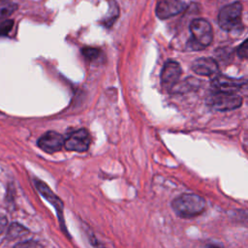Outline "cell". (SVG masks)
<instances>
[{
    "instance_id": "6da1fadb",
    "label": "cell",
    "mask_w": 248,
    "mask_h": 248,
    "mask_svg": "<svg viewBox=\"0 0 248 248\" xmlns=\"http://www.w3.org/2000/svg\"><path fill=\"white\" fill-rule=\"evenodd\" d=\"M206 206L203 198L197 194H182L171 202L175 214L181 218H192L202 214Z\"/></svg>"
},
{
    "instance_id": "7a4b0ae2",
    "label": "cell",
    "mask_w": 248,
    "mask_h": 248,
    "mask_svg": "<svg viewBox=\"0 0 248 248\" xmlns=\"http://www.w3.org/2000/svg\"><path fill=\"white\" fill-rule=\"evenodd\" d=\"M191 38L187 43V48L190 50H201L209 46L213 39V30L211 24L203 19L197 18L190 23Z\"/></svg>"
},
{
    "instance_id": "3957f363",
    "label": "cell",
    "mask_w": 248,
    "mask_h": 248,
    "mask_svg": "<svg viewBox=\"0 0 248 248\" xmlns=\"http://www.w3.org/2000/svg\"><path fill=\"white\" fill-rule=\"evenodd\" d=\"M206 104L214 110L226 111L239 108L242 105V98L236 93L214 91L207 97Z\"/></svg>"
},
{
    "instance_id": "277c9868",
    "label": "cell",
    "mask_w": 248,
    "mask_h": 248,
    "mask_svg": "<svg viewBox=\"0 0 248 248\" xmlns=\"http://www.w3.org/2000/svg\"><path fill=\"white\" fill-rule=\"evenodd\" d=\"M242 4L234 2L221 9L218 15L219 26L225 31H232L241 23Z\"/></svg>"
},
{
    "instance_id": "5b68a950",
    "label": "cell",
    "mask_w": 248,
    "mask_h": 248,
    "mask_svg": "<svg viewBox=\"0 0 248 248\" xmlns=\"http://www.w3.org/2000/svg\"><path fill=\"white\" fill-rule=\"evenodd\" d=\"M91 143L90 134L86 129H79L73 132L66 140H64V146L67 150L85 152Z\"/></svg>"
},
{
    "instance_id": "8992f818",
    "label": "cell",
    "mask_w": 248,
    "mask_h": 248,
    "mask_svg": "<svg viewBox=\"0 0 248 248\" xmlns=\"http://www.w3.org/2000/svg\"><path fill=\"white\" fill-rule=\"evenodd\" d=\"M245 85L246 79L230 78L221 74H216L211 80V86L214 91L235 93Z\"/></svg>"
},
{
    "instance_id": "52a82bcc",
    "label": "cell",
    "mask_w": 248,
    "mask_h": 248,
    "mask_svg": "<svg viewBox=\"0 0 248 248\" xmlns=\"http://www.w3.org/2000/svg\"><path fill=\"white\" fill-rule=\"evenodd\" d=\"M181 76L180 64L174 60H168L161 72V85L170 91L178 81Z\"/></svg>"
},
{
    "instance_id": "ba28073f",
    "label": "cell",
    "mask_w": 248,
    "mask_h": 248,
    "mask_svg": "<svg viewBox=\"0 0 248 248\" xmlns=\"http://www.w3.org/2000/svg\"><path fill=\"white\" fill-rule=\"evenodd\" d=\"M186 8L185 2L181 0H159L156 6V15L161 19L174 16Z\"/></svg>"
},
{
    "instance_id": "9c48e42d",
    "label": "cell",
    "mask_w": 248,
    "mask_h": 248,
    "mask_svg": "<svg viewBox=\"0 0 248 248\" xmlns=\"http://www.w3.org/2000/svg\"><path fill=\"white\" fill-rule=\"evenodd\" d=\"M38 146L43 151L52 154L64 146V138L57 132L48 131L38 140Z\"/></svg>"
},
{
    "instance_id": "30bf717a",
    "label": "cell",
    "mask_w": 248,
    "mask_h": 248,
    "mask_svg": "<svg viewBox=\"0 0 248 248\" xmlns=\"http://www.w3.org/2000/svg\"><path fill=\"white\" fill-rule=\"evenodd\" d=\"M191 69L195 74L203 77H214L218 74V64L211 57H201L196 59L193 62Z\"/></svg>"
},
{
    "instance_id": "8fae6325",
    "label": "cell",
    "mask_w": 248,
    "mask_h": 248,
    "mask_svg": "<svg viewBox=\"0 0 248 248\" xmlns=\"http://www.w3.org/2000/svg\"><path fill=\"white\" fill-rule=\"evenodd\" d=\"M36 186L37 189L40 191V193L56 208L57 210V214L59 216V218L61 219L63 216V203L62 202L58 199V197L56 195H54L52 193V191L42 181H36Z\"/></svg>"
},
{
    "instance_id": "7c38bea8",
    "label": "cell",
    "mask_w": 248,
    "mask_h": 248,
    "mask_svg": "<svg viewBox=\"0 0 248 248\" xmlns=\"http://www.w3.org/2000/svg\"><path fill=\"white\" fill-rule=\"evenodd\" d=\"M17 9V5L14 3H4L0 5V21L11 16Z\"/></svg>"
},
{
    "instance_id": "4fadbf2b",
    "label": "cell",
    "mask_w": 248,
    "mask_h": 248,
    "mask_svg": "<svg viewBox=\"0 0 248 248\" xmlns=\"http://www.w3.org/2000/svg\"><path fill=\"white\" fill-rule=\"evenodd\" d=\"M83 56L90 61H94L96 60L98 57H100L101 55V50L96 48V47H90V46H85L82 48L81 50Z\"/></svg>"
},
{
    "instance_id": "5bb4252c",
    "label": "cell",
    "mask_w": 248,
    "mask_h": 248,
    "mask_svg": "<svg viewBox=\"0 0 248 248\" xmlns=\"http://www.w3.org/2000/svg\"><path fill=\"white\" fill-rule=\"evenodd\" d=\"M14 21L11 19H6L0 23V37L1 36H6L11 29L13 28Z\"/></svg>"
},
{
    "instance_id": "9a60e30c",
    "label": "cell",
    "mask_w": 248,
    "mask_h": 248,
    "mask_svg": "<svg viewBox=\"0 0 248 248\" xmlns=\"http://www.w3.org/2000/svg\"><path fill=\"white\" fill-rule=\"evenodd\" d=\"M248 50V46H247V40H245L237 48V54L240 58L245 59L247 57V51Z\"/></svg>"
},
{
    "instance_id": "2e32d148",
    "label": "cell",
    "mask_w": 248,
    "mask_h": 248,
    "mask_svg": "<svg viewBox=\"0 0 248 248\" xmlns=\"http://www.w3.org/2000/svg\"><path fill=\"white\" fill-rule=\"evenodd\" d=\"M6 225H7V218L5 217L4 214L0 213V234L3 232Z\"/></svg>"
},
{
    "instance_id": "e0dca14e",
    "label": "cell",
    "mask_w": 248,
    "mask_h": 248,
    "mask_svg": "<svg viewBox=\"0 0 248 248\" xmlns=\"http://www.w3.org/2000/svg\"><path fill=\"white\" fill-rule=\"evenodd\" d=\"M0 1H4V0H0Z\"/></svg>"
}]
</instances>
